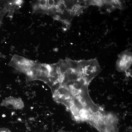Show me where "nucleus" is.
Listing matches in <instances>:
<instances>
[{"label": "nucleus", "mask_w": 132, "mask_h": 132, "mask_svg": "<svg viewBox=\"0 0 132 132\" xmlns=\"http://www.w3.org/2000/svg\"><path fill=\"white\" fill-rule=\"evenodd\" d=\"M48 2L50 9L53 8L54 6L55 1L54 0H48Z\"/></svg>", "instance_id": "obj_3"}, {"label": "nucleus", "mask_w": 132, "mask_h": 132, "mask_svg": "<svg viewBox=\"0 0 132 132\" xmlns=\"http://www.w3.org/2000/svg\"><path fill=\"white\" fill-rule=\"evenodd\" d=\"M1 105L16 110L22 109L24 107L23 102L21 99L11 96L3 99Z\"/></svg>", "instance_id": "obj_2"}, {"label": "nucleus", "mask_w": 132, "mask_h": 132, "mask_svg": "<svg viewBox=\"0 0 132 132\" xmlns=\"http://www.w3.org/2000/svg\"><path fill=\"white\" fill-rule=\"evenodd\" d=\"M132 53L128 50L121 52L118 57L116 65V70L120 72H126L132 65Z\"/></svg>", "instance_id": "obj_1"}, {"label": "nucleus", "mask_w": 132, "mask_h": 132, "mask_svg": "<svg viewBox=\"0 0 132 132\" xmlns=\"http://www.w3.org/2000/svg\"><path fill=\"white\" fill-rule=\"evenodd\" d=\"M0 132H11L8 128L5 127L0 128Z\"/></svg>", "instance_id": "obj_4"}]
</instances>
